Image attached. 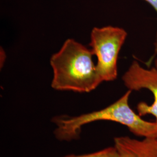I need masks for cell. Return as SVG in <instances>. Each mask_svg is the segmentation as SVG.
Wrapping results in <instances>:
<instances>
[{
  "instance_id": "obj_7",
  "label": "cell",
  "mask_w": 157,
  "mask_h": 157,
  "mask_svg": "<svg viewBox=\"0 0 157 157\" xmlns=\"http://www.w3.org/2000/svg\"><path fill=\"white\" fill-rule=\"evenodd\" d=\"M144 1L148 3L150 6L153 7V8L155 10V11L157 13V0H143ZM157 55V36H156V40H155V51H154V56L152 57V58L156 56Z\"/></svg>"
},
{
  "instance_id": "obj_3",
  "label": "cell",
  "mask_w": 157,
  "mask_h": 157,
  "mask_svg": "<svg viewBox=\"0 0 157 157\" xmlns=\"http://www.w3.org/2000/svg\"><path fill=\"white\" fill-rule=\"evenodd\" d=\"M127 36L124 29L112 26L92 30L90 46L97 58L96 67L101 83L117 78L118 56Z\"/></svg>"
},
{
  "instance_id": "obj_5",
  "label": "cell",
  "mask_w": 157,
  "mask_h": 157,
  "mask_svg": "<svg viewBox=\"0 0 157 157\" xmlns=\"http://www.w3.org/2000/svg\"><path fill=\"white\" fill-rule=\"evenodd\" d=\"M118 157H157V137L138 140L129 136L113 139Z\"/></svg>"
},
{
  "instance_id": "obj_8",
  "label": "cell",
  "mask_w": 157,
  "mask_h": 157,
  "mask_svg": "<svg viewBox=\"0 0 157 157\" xmlns=\"http://www.w3.org/2000/svg\"><path fill=\"white\" fill-rule=\"evenodd\" d=\"M155 67L157 69V57L156 58V59H155V67Z\"/></svg>"
},
{
  "instance_id": "obj_1",
  "label": "cell",
  "mask_w": 157,
  "mask_h": 157,
  "mask_svg": "<svg viewBox=\"0 0 157 157\" xmlns=\"http://www.w3.org/2000/svg\"><path fill=\"white\" fill-rule=\"evenodd\" d=\"M132 91L128 90L119 99L100 110L78 116H56L51 121L55 124L54 135L57 140L71 141L80 137L82 128L97 121H111L126 126L134 135L141 137H157V124L141 118L129 105Z\"/></svg>"
},
{
  "instance_id": "obj_6",
  "label": "cell",
  "mask_w": 157,
  "mask_h": 157,
  "mask_svg": "<svg viewBox=\"0 0 157 157\" xmlns=\"http://www.w3.org/2000/svg\"><path fill=\"white\" fill-rule=\"evenodd\" d=\"M63 157H118V153L115 147L113 146L94 152L80 155L70 154Z\"/></svg>"
},
{
  "instance_id": "obj_4",
  "label": "cell",
  "mask_w": 157,
  "mask_h": 157,
  "mask_svg": "<svg viewBox=\"0 0 157 157\" xmlns=\"http://www.w3.org/2000/svg\"><path fill=\"white\" fill-rule=\"evenodd\" d=\"M122 79L124 86L131 91L147 89L154 96V102L151 105L145 102L137 104V110L141 116L151 114L155 118L157 124V69L152 67L148 69L142 67L136 61H133Z\"/></svg>"
},
{
  "instance_id": "obj_2",
  "label": "cell",
  "mask_w": 157,
  "mask_h": 157,
  "mask_svg": "<svg viewBox=\"0 0 157 157\" xmlns=\"http://www.w3.org/2000/svg\"><path fill=\"white\" fill-rule=\"evenodd\" d=\"M93 55L92 50L82 44L72 39L67 40L51 58L52 88L81 93L95 90L102 83L93 61Z\"/></svg>"
}]
</instances>
